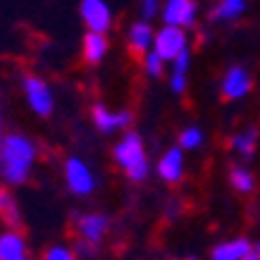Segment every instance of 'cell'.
<instances>
[{"mask_svg":"<svg viewBox=\"0 0 260 260\" xmlns=\"http://www.w3.org/2000/svg\"><path fill=\"white\" fill-rule=\"evenodd\" d=\"M36 158H39V146L26 134L19 132L5 134V141L0 146V181L8 186L26 184Z\"/></svg>","mask_w":260,"mask_h":260,"instance_id":"1","label":"cell"},{"mask_svg":"<svg viewBox=\"0 0 260 260\" xmlns=\"http://www.w3.org/2000/svg\"><path fill=\"white\" fill-rule=\"evenodd\" d=\"M112 160L115 165L124 172V177L134 184L148 179L150 174V160H148V150L143 143V136L134 129H126L124 136L112 146Z\"/></svg>","mask_w":260,"mask_h":260,"instance_id":"2","label":"cell"},{"mask_svg":"<svg viewBox=\"0 0 260 260\" xmlns=\"http://www.w3.org/2000/svg\"><path fill=\"white\" fill-rule=\"evenodd\" d=\"M253 91V72L241 62L229 64L222 72L220 79V98L227 103H239L248 98Z\"/></svg>","mask_w":260,"mask_h":260,"instance_id":"3","label":"cell"},{"mask_svg":"<svg viewBox=\"0 0 260 260\" xmlns=\"http://www.w3.org/2000/svg\"><path fill=\"white\" fill-rule=\"evenodd\" d=\"M189 46V29H181V26H172V24H162L155 39H153V50L158 53L167 64L172 62L177 55H181Z\"/></svg>","mask_w":260,"mask_h":260,"instance_id":"4","label":"cell"},{"mask_svg":"<svg viewBox=\"0 0 260 260\" xmlns=\"http://www.w3.org/2000/svg\"><path fill=\"white\" fill-rule=\"evenodd\" d=\"M64 184L74 196H91L98 186V179L79 155H70L64 160Z\"/></svg>","mask_w":260,"mask_h":260,"instance_id":"5","label":"cell"},{"mask_svg":"<svg viewBox=\"0 0 260 260\" xmlns=\"http://www.w3.org/2000/svg\"><path fill=\"white\" fill-rule=\"evenodd\" d=\"M22 88H24L29 108L39 117H50L53 115L55 98H53V91H50V86H48V81L43 77H39V74H24Z\"/></svg>","mask_w":260,"mask_h":260,"instance_id":"6","label":"cell"},{"mask_svg":"<svg viewBox=\"0 0 260 260\" xmlns=\"http://www.w3.org/2000/svg\"><path fill=\"white\" fill-rule=\"evenodd\" d=\"M91 122L101 134H115V132H126L132 129L134 112L132 110H110L105 103H93L91 105Z\"/></svg>","mask_w":260,"mask_h":260,"instance_id":"7","label":"cell"},{"mask_svg":"<svg viewBox=\"0 0 260 260\" xmlns=\"http://www.w3.org/2000/svg\"><path fill=\"white\" fill-rule=\"evenodd\" d=\"M72 227L77 232V237L101 246L103 239L110 234L112 220L105 213H77L72 217Z\"/></svg>","mask_w":260,"mask_h":260,"instance_id":"8","label":"cell"},{"mask_svg":"<svg viewBox=\"0 0 260 260\" xmlns=\"http://www.w3.org/2000/svg\"><path fill=\"white\" fill-rule=\"evenodd\" d=\"M198 0H162L160 19L162 24H172L181 29H193L198 22Z\"/></svg>","mask_w":260,"mask_h":260,"instance_id":"9","label":"cell"},{"mask_svg":"<svg viewBox=\"0 0 260 260\" xmlns=\"http://www.w3.org/2000/svg\"><path fill=\"white\" fill-rule=\"evenodd\" d=\"M155 172H158L160 181L167 184V186H177L184 181V174H186V158H184V150L179 146H172L167 148L162 155H160L158 165H155Z\"/></svg>","mask_w":260,"mask_h":260,"instance_id":"10","label":"cell"},{"mask_svg":"<svg viewBox=\"0 0 260 260\" xmlns=\"http://www.w3.org/2000/svg\"><path fill=\"white\" fill-rule=\"evenodd\" d=\"M79 15L88 31H98V34H108L112 29V22H115L112 19V10L105 0H81Z\"/></svg>","mask_w":260,"mask_h":260,"instance_id":"11","label":"cell"},{"mask_svg":"<svg viewBox=\"0 0 260 260\" xmlns=\"http://www.w3.org/2000/svg\"><path fill=\"white\" fill-rule=\"evenodd\" d=\"M258 146H260V129L253 124L234 132L232 139H229V148H232V153H234L241 162H248V160L255 158Z\"/></svg>","mask_w":260,"mask_h":260,"instance_id":"12","label":"cell"},{"mask_svg":"<svg viewBox=\"0 0 260 260\" xmlns=\"http://www.w3.org/2000/svg\"><path fill=\"white\" fill-rule=\"evenodd\" d=\"M153 39H155V29L150 26V22L139 19L126 29V50L141 60L148 50H153Z\"/></svg>","mask_w":260,"mask_h":260,"instance_id":"13","label":"cell"},{"mask_svg":"<svg viewBox=\"0 0 260 260\" xmlns=\"http://www.w3.org/2000/svg\"><path fill=\"white\" fill-rule=\"evenodd\" d=\"M0 260H31L22 229H8L0 234Z\"/></svg>","mask_w":260,"mask_h":260,"instance_id":"14","label":"cell"},{"mask_svg":"<svg viewBox=\"0 0 260 260\" xmlns=\"http://www.w3.org/2000/svg\"><path fill=\"white\" fill-rule=\"evenodd\" d=\"M189 72H191V48H186L181 55H177L170 62V91L177 95H184L189 88Z\"/></svg>","mask_w":260,"mask_h":260,"instance_id":"15","label":"cell"},{"mask_svg":"<svg viewBox=\"0 0 260 260\" xmlns=\"http://www.w3.org/2000/svg\"><path fill=\"white\" fill-rule=\"evenodd\" d=\"M110 50V41H108V34H98V31H86L84 41H81V57L84 62L95 67L101 64Z\"/></svg>","mask_w":260,"mask_h":260,"instance_id":"16","label":"cell"},{"mask_svg":"<svg viewBox=\"0 0 260 260\" xmlns=\"http://www.w3.org/2000/svg\"><path fill=\"white\" fill-rule=\"evenodd\" d=\"M248 12V0H215L210 10V22L234 24Z\"/></svg>","mask_w":260,"mask_h":260,"instance_id":"17","label":"cell"},{"mask_svg":"<svg viewBox=\"0 0 260 260\" xmlns=\"http://www.w3.org/2000/svg\"><path fill=\"white\" fill-rule=\"evenodd\" d=\"M227 179H229V186H232L234 193H239V196H251L253 191H255V186H258L255 172H253L246 162H241V160H239L237 165L229 167Z\"/></svg>","mask_w":260,"mask_h":260,"instance_id":"18","label":"cell"},{"mask_svg":"<svg viewBox=\"0 0 260 260\" xmlns=\"http://www.w3.org/2000/svg\"><path fill=\"white\" fill-rule=\"evenodd\" d=\"M251 248H253L251 239H246V237L227 239V241H220V244L213 246L210 260H244Z\"/></svg>","mask_w":260,"mask_h":260,"instance_id":"19","label":"cell"},{"mask_svg":"<svg viewBox=\"0 0 260 260\" xmlns=\"http://www.w3.org/2000/svg\"><path fill=\"white\" fill-rule=\"evenodd\" d=\"M0 220L8 229H22V213L15 193L8 189V184H0Z\"/></svg>","mask_w":260,"mask_h":260,"instance_id":"20","label":"cell"},{"mask_svg":"<svg viewBox=\"0 0 260 260\" xmlns=\"http://www.w3.org/2000/svg\"><path fill=\"white\" fill-rule=\"evenodd\" d=\"M203 143H205V132L201 129V126H196V124L184 126V129L179 132V136H177V146H179L184 153L203 148Z\"/></svg>","mask_w":260,"mask_h":260,"instance_id":"21","label":"cell"},{"mask_svg":"<svg viewBox=\"0 0 260 260\" xmlns=\"http://www.w3.org/2000/svg\"><path fill=\"white\" fill-rule=\"evenodd\" d=\"M141 67H143V72L148 74L150 79H160V77L165 74L167 62L158 55V53H155V50H148V53L141 57Z\"/></svg>","mask_w":260,"mask_h":260,"instance_id":"22","label":"cell"},{"mask_svg":"<svg viewBox=\"0 0 260 260\" xmlns=\"http://www.w3.org/2000/svg\"><path fill=\"white\" fill-rule=\"evenodd\" d=\"M72 248H74V253H77V258L91 260V258H95V255H98V248H101V246L93 244V241H86V239H81V237H74Z\"/></svg>","mask_w":260,"mask_h":260,"instance_id":"23","label":"cell"},{"mask_svg":"<svg viewBox=\"0 0 260 260\" xmlns=\"http://www.w3.org/2000/svg\"><path fill=\"white\" fill-rule=\"evenodd\" d=\"M41 260H79L77 258V253H74V248H70V246H50L46 253H43V258Z\"/></svg>","mask_w":260,"mask_h":260,"instance_id":"24","label":"cell"},{"mask_svg":"<svg viewBox=\"0 0 260 260\" xmlns=\"http://www.w3.org/2000/svg\"><path fill=\"white\" fill-rule=\"evenodd\" d=\"M160 10H162V0H139V12H141V19H146V22L160 17Z\"/></svg>","mask_w":260,"mask_h":260,"instance_id":"25","label":"cell"},{"mask_svg":"<svg viewBox=\"0 0 260 260\" xmlns=\"http://www.w3.org/2000/svg\"><path fill=\"white\" fill-rule=\"evenodd\" d=\"M167 215H170V217H177V215H179V201H170V203H167Z\"/></svg>","mask_w":260,"mask_h":260,"instance_id":"26","label":"cell"},{"mask_svg":"<svg viewBox=\"0 0 260 260\" xmlns=\"http://www.w3.org/2000/svg\"><path fill=\"white\" fill-rule=\"evenodd\" d=\"M244 260H260V241L258 244H253V248L248 251V255H246Z\"/></svg>","mask_w":260,"mask_h":260,"instance_id":"27","label":"cell"},{"mask_svg":"<svg viewBox=\"0 0 260 260\" xmlns=\"http://www.w3.org/2000/svg\"><path fill=\"white\" fill-rule=\"evenodd\" d=\"M3 141H5V134H3V117H0V146H3Z\"/></svg>","mask_w":260,"mask_h":260,"instance_id":"28","label":"cell"},{"mask_svg":"<svg viewBox=\"0 0 260 260\" xmlns=\"http://www.w3.org/2000/svg\"><path fill=\"white\" fill-rule=\"evenodd\" d=\"M255 210H258V217H260V203H258V205H255Z\"/></svg>","mask_w":260,"mask_h":260,"instance_id":"29","label":"cell"}]
</instances>
